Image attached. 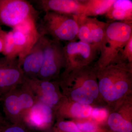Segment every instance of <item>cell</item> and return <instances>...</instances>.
Returning <instances> with one entry per match:
<instances>
[{"mask_svg": "<svg viewBox=\"0 0 132 132\" xmlns=\"http://www.w3.org/2000/svg\"><path fill=\"white\" fill-rule=\"evenodd\" d=\"M57 80L62 94L72 101L90 105L100 93L96 69L89 65L60 76Z\"/></svg>", "mask_w": 132, "mask_h": 132, "instance_id": "6da1fadb", "label": "cell"}, {"mask_svg": "<svg viewBox=\"0 0 132 132\" xmlns=\"http://www.w3.org/2000/svg\"><path fill=\"white\" fill-rule=\"evenodd\" d=\"M120 112L112 113L109 116L108 123L109 127L116 132H131L132 125L130 120Z\"/></svg>", "mask_w": 132, "mask_h": 132, "instance_id": "d6986e66", "label": "cell"}, {"mask_svg": "<svg viewBox=\"0 0 132 132\" xmlns=\"http://www.w3.org/2000/svg\"><path fill=\"white\" fill-rule=\"evenodd\" d=\"M78 15L55 12H45L37 25L41 35H49L59 42L75 41L78 38Z\"/></svg>", "mask_w": 132, "mask_h": 132, "instance_id": "277c9868", "label": "cell"}, {"mask_svg": "<svg viewBox=\"0 0 132 132\" xmlns=\"http://www.w3.org/2000/svg\"><path fill=\"white\" fill-rule=\"evenodd\" d=\"M5 120L11 124L23 122L27 111L37 102L33 93L23 82L1 97Z\"/></svg>", "mask_w": 132, "mask_h": 132, "instance_id": "5b68a950", "label": "cell"}, {"mask_svg": "<svg viewBox=\"0 0 132 132\" xmlns=\"http://www.w3.org/2000/svg\"><path fill=\"white\" fill-rule=\"evenodd\" d=\"M63 48L65 65L64 72L60 76L65 75L75 69L89 65L95 59L98 52L93 46L81 41L67 42Z\"/></svg>", "mask_w": 132, "mask_h": 132, "instance_id": "ba28073f", "label": "cell"}, {"mask_svg": "<svg viewBox=\"0 0 132 132\" xmlns=\"http://www.w3.org/2000/svg\"><path fill=\"white\" fill-rule=\"evenodd\" d=\"M78 129L80 131L86 132H93L97 130L95 125L91 122H84L76 124Z\"/></svg>", "mask_w": 132, "mask_h": 132, "instance_id": "d4e9b609", "label": "cell"}, {"mask_svg": "<svg viewBox=\"0 0 132 132\" xmlns=\"http://www.w3.org/2000/svg\"><path fill=\"white\" fill-rule=\"evenodd\" d=\"M85 18L90 29L93 46L100 52L108 23L100 21L95 17L85 16Z\"/></svg>", "mask_w": 132, "mask_h": 132, "instance_id": "e0dca14e", "label": "cell"}, {"mask_svg": "<svg viewBox=\"0 0 132 132\" xmlns=\"http://www.w3.org/2000/svg\"><path fill=\"white\" fill-rule=\"evenodd\" d=\"M115 0H84L85 10L83 16H97L105 14Z\"/></svg>", "mask_w": 132, "mask_h": 132, "instance_id": "ac0fdd59", "label": "cell"}, {"mask_svg": "<svg viewBox=\"0 0 132 132\" xmlns=\"http://www.w3.org/2000/svg\"><path fill=\"white\" fill-rule=\"evenodd\" d=\"M7 123H6V124H0V132H2L3 129V127H4V126H5V125H6V124Z\"/></svg>", "mask_w": 132, "mask_h": 132, "instance_id": "83f0119b", "label": "cell"}, {"mask_svg": "<svg viewBox=\"0 0 132 132\" xmlns=\"http://www.w3.org/2000/svg\"><path fill=\"white\" fill-rule=\"evenodd\" d=\"M76 132H81L80 130H79V131H78Z\"/></svg>", "mask_w": 132, "mask_h": 132, "instance_id": "f1b7e54d", "label": "cell"}, {"mask_svg": "<svg viewBox=\"0 0 132 132\" xmlns=\"http://www.w3.org/2000/svg\"><path fill=\"white\" fill-rule=\"evenodd\" d=\"M2 54L5 57L18 58L19 55L13 38L12 31L7 32Z\"/></svg>", "mask_w": 132, "mask_h": 132, "instance_id": "44dd1931", "label": "cell"}, {"mask_svg": "<svg viewBox=\"0 0 132 132\" xmlns=\"http://www.w3.org/2000/svg\"><path fill=\"white\" fill-rule=\"evenodd\" d=\"M105 14L109 22H132V1L115 0Z\"/></svg>", "mask_w": 132, "mask_h": 132, "instance_id": "2e32d148", "label": "cell"}, {"mask_svg": "<svg viewBox=\"0 0 132 132\" xmlns=\"http://www.w3.org/2000/svg\"><path fill=\"white\" fill-rule=\"evenodd\" d=\"M24 82L31 90L37 102L47 105L54 111L64 98L57 80H43L25 76Z\"/></svg>", "mask_w": 132, "mask_h": 132, "instance_id": "9c48e42d", "label": "cell"}, {"mask_svg": "<svg viewBox=\"0 0 132 132\" xmlns=\"http://www.w3.org/2000/svg\"><path fill=\"white\" fill-rule=\"evenodd\" d=\"M77 16L78 38L79 39L80 41L93 46L90 29L87 23L85 16L83 15Z\"/></svg>", "mask_w": 132, "mask_h": 132, "instance_id": "ffe728a7", "label": "cell"}, {"mask_svg": "<svg viewBox=\"0 0 132 132\" xmlns=\"http://www.w3.org/2000/svg\"><path fill=\"white\" fill-rule=\"evenodd\" d=\"M64 46L60 42L46 36L44 48V59L38 78L43 80H57L65 65Z\"/></svg>", "mask_w": 132, "mask_h": 132, "instance_id": "52a82bcc", "label": "cell"}, {"mask_svg": "<svg viewBox=\"0 0 132 132\" xmlns=\"http://www.w3.org/2000/svg\"><path fill=\"white\" fill-rule=\"evenodd\" d=\"M2 132H39L29 127L24 122L13 124L8 123Z\"/></svg>", "mask_w": 132, "mask_h": 132, "instance_id": "603a6c76", "label": "cell"}, {"mask_svg": "<svg viewBox=\"0 0 132 132\" xmlns=\"http://www.w3.org/2000/svg\"><path fill=\"white\" fill-rule=\"evenodd\" d=\"M42 11L65 14L83 15L85 10L84 0H38L33 1Z\"/></svg>", "mask_w": 132, "mask_h": 132, "instance_id": "5bb4252c", "label": "cell"}, {"mask_svg": "<svg viewBox=\"0 0 132 132\" xmlns=\"http://www.w3.org/2000/svg\"><path fill=\"white\" fill-rule=\"evenodd\" d=\"M91 115L93 119L98 122L105 120L108 116V112L105 109L97 108L92 109Z\"/></svg>", "mask_w": 132, "mask_h": 132, "instance_id": "cb8c5ba5", "label": "cell"}, {"mask_svg": "<svg viewBox=\"0 0 132 132\" xmlns=\"http://www.w3.org/2000/svg\"><path fill=\"white\" fill-rule=\"evenodd\" d=\"M7 32L4 31L0 26V53H2L4 49L5 39Z\"/></svg>", "mask_w": 132, "mask_h": 132, "instance_id": "484cf974", "label": "cell"}, {"mask_svg": "<svg viewBox=\"0 0 132 132\" xmlns=\"http://www.w3.org/2000/svg\"><path fill=\"white\" fill-rule=\"evenodd\" d=\"M1 101V98L0 96V102ZM8 122L5 120V118L3 117L0 112V124H6Z\"/></svg>", "mask_w": 132, "mask_h": 132, "instance_id": "4316f807", "label": "cell"}, {"mask_svg": "<svg viewBox=\"0 0 132 132\" xmlns=\"http://www.w3.org/2000/svg\"><path fill=\"white\" fill-rule=\"evenodd\" d=\"M93 108L90 105L72 101L65 97L55 110L57 119L76 118H85L91 115Z\"/></svg>", "mask_w": 132, "mask_h": 132, "instance_id": "9a60e30c", "label": "cell"}, {"mask_svg": "<svg viewBox=\"0 0 132 132\" xmlns=\"http://www.w3.org/2000/svg\"><path fill=\"white\" fill-rule=\"evenodd\" d=\"M46 36L41 35L24 57L21 67L25 76L38 78L44 59V48Z\"/></svg>", "mask_w": 132, "mask_h": 132, "instance_id": "4fadbf2b", "label": "cell"}, {"mask_svg": "<svg viewBox=\"0 0 132 132\" xmlns=\"http://www.w3.org/2000/svg\"><path fill=\"white\" fill-rule=\"evenodd\" d=\"M96 72L99 93L108 102H114L122 98L131 88L132 63L110 64L96 69Z\"/></svg>", "mask_w": 132, "mask_h": 132, "instance_id": "7a4b0ae2", "label": "cell"}, {"mask_svg": "<svg viewBox=\"0 0 132 132\" xmlns=\"http://www.w3.org/2000/svg\"><path fill=\"white\" fill-rule=\"evenodd\" d=\"M35 20H28L12 30L13 38L18 52V59L22 65L28 54L40 36Z\"/></svg>", "mask_w": 132, "mask_h": 132, "instance_id": "30bf717a", "label": "cell"}, {"mask_svg": "<svg viewBox=\"0 0 132 132\" xmlns=\"http://www.w3.org/2000/svg\"><path fill=\"white\" fill-rule=\"evenodd\" d=\"M55 117L54 110L46 104L37 102L27 111L23 122L39 132H50Z\"/></svg>", "mask_w": 132, "mask_h": 132, "instance_id": "7c38bea8", "label": "cell"}, {"mask_svg": "<svg viewBox=\"0 0 132 132\" xmlns=\"http://www.w3.org/2000/svg\"><path fill=\"white\" fill-rule=\"evenodd\" d=\"M25 76L18 58H0V96L24 82Z\"/></svg>", "mask_w": 132, "mask_h": 132, "instance_id": "8fae6325", "label": "cell"}, {"mask_svg": "<svg viewBox=\"0 0 132 132\" xmlns=\"http://www.w3.org/2000/svg\"><path fill=\"white\" fill-rule=\"evenodd\" d=\"M40 11L25 0H0V24L14 28L28 20L37 21Z\"/></svg>", "mask_w": 132, "mask_h": 132, "instance_id": "8992f818", "label": "cell"}, {"mask_svg": "<svg viewBox=\"0 0 132 132\" xmlns=\"http://www.w3.org/2000/svg\"><path fill=\"white\" fill-rule=\"evenodd\" d=\"M123 62L132 63V36L120 53L114 64Z\"/></svg>", "mask_w": 132, "mask_h": 132, "instance_id": "7402d4cb", "label": "cell"}, {"mask_svg": "<svg viewBox=\"0 0 132 132\" xmlns=\"http://www.w3.org/2000/svg\"><path fill=\"white\" fill-rule=\"evenodd\" d=\"M100 52V55L94 68H103L115 64L120 53L132 36V22H108Z\"/></svg>", "mask_w": 132, "mask_h": 132, "instance_id": "3957f363", "label": "cell"}]
</instances>
